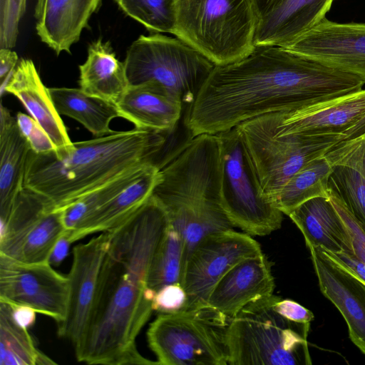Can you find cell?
Wrapping results in <instances>:
<instances>
[{
  "label": "cell",
  "mask_w": 365,
  "mask_h": 365,
  "mask_svg": "<svg viewBox=\"0 0 365 365\" xmlns=\"http://www.w3.org/2000/svg\"><path fill=\"white\" fill-rule=\"evenodd\" d=\"M361 78L293 54L255 46L243 58L215 66L184 123L191 138L217 134L250 119L361 90Z\"/></svg>",
  "instance_id": "obj_1"
},
{
  "label": "cell",
  "mask_w": 365,
  "mask_h": 365,
  "mask_svg": "<svg viewBox=\"0 0 365 365\" xmlns=\"http://www.w3.org/2000/svg\"><path fill=\"white\" fill-rule=\"evenodd\" d=\"M170 224L152 196L134 213L108 231L110 242L102 263L86 334L75 350L88 364H158L138 351L136 339L149 319L155 293L148 286L150 267Z\"/></svg>",
  "instance_id": "obj_2"
},
{
  "label": "cell",
  "mask_w": 365,
  "mask_h": 365,
  "mask_svg": "<svg viewBox=\"0 0 365 365\" xmlns=\"http://www.w3.org/2000/svg\"><path fill=\"white\" fill-rule=\"evenodd\" d=\"M163 133L134 128L73 143L46 153L31 150L24 187L63 208L130 169L153 160Z\"/></svg>",
  "instance_id": "obj_3"
},
{
  "label": "cell",
  "mask_w": 365,
  "mask_h": 365,
  "mask_svg": "<svg viewBox=\"0 0 365 365\" xmlns=\"http://www.w3.org/2000/svg\"><path fill=\"white\" fill-rule=\"evenodd\" d=\"M220 178L221 141L217 134L192 138L160 168L153 195L181 234L187 259L203 237L234 227L221 206Z\"/></svg>",
  "instance_id": "obj_4"
},
{
  "label": "cell",
  "mask_w": 365,
  "mask_h": 365,
  "mask_svg": "<svg viewBox=\"0 0 365 365\" xmlns=\"http://www.w3.org/2000/svg\"><path fill=\"white\" fill-rule=\"evenodd\" d=\"M258 21L252 0H175L172 34L224 66L254 49Z\"/></svg>",
  "instance_id": "obj_5"
},
{
  "label": "cell",
  "mask_w": 365,
  "mask_h": 365,
  "mask_svg": "<svg viewBox=\"0 0 365 365\" xmlns=\"http://www.w3.org/2000/svg\"><path fill=\"white\" fill-rule=\"evenodd\" d=\"M276 295L252 302L231 319L228 365L311 364L309 324L292 322L274 308Z\"/></svg>",
  "instance_id": "obj_6"
},
{
  "label": "cell",
  "mask_w": 365,
  "mask_h": 365,
  "mask_svg": "<svg viewBox=\"0 0 365 365\" xmlns=\"http://www.w3.org/2000/svg\"><path fill=\"white\" fill-rule=\"evenodd\" d=\"M231 319L207 302L173 313H160L147 339L161 365H228Z\"/></svg>",
  "instance_id": "obj_7"
},
{
  "label": "cell",
  "mask_w": 365,
  "mask_h": 365,
  "mask_svg": "<svg viewBox=\"0 0 365 365\" xmlns=\"http://www.w3.org/2000/svg\"><path fill=\"white\" fill-rule=\"evenodd\" d=\"M221 141L220 202L233 225L249 235L279 229L283 213L264 195L254 164L237 128L217 133Z\"/></svg>",
  "instance_id": "obj_8"
},
{
  "label": "cell",
  "mask_w": 365,
  "mask_h": 365,
  "mask_svg": "<svg viewBox=\"0 0 365 365\" xmlns=\"http://www.w3.org/2000/svg\"><path fill=\"white\" fill-rule=\"evenodd\" d=\"M123 62L130 85L160 84L178 95L186 108L215 67L181 39L160 33L140 36Z\"/></svg>",
  "instance_id": "obj_9"
},
{
  "label": "cell",
  "mask_w": 365,
  "mask_h": 365,
  "mask_svg": "<svg viewBox=\"0 0 365 365\" xmlns=\"http://www.w3.org/2000/svg\"><path fill=\"white\" fill-rule=\"evenodd\" d=\"M264 195L270 202L286 182L343 140L342 133L275 134L264 115L237 125Z\"/></svg>",
  "instance_id": "obj_10"
},
{
  "label": "cell",
  "mask_w": 365,
  "mask_h": 365,
  "mask_svg": "<svg viewBox=\"0 0 365 365\" xmlns=\"http://www.w3.org/2000/svg\"><path fill=\"white\" fill-rule=\"evenodd\" d=\"M0 224V255L25 263L48 262L56 243L66 232L61 210L25 187Z\"/></svg>",
  "instance_id": "obj_11"
},
{
  "label": "cell",
  "mask_w": 365,
  "mask_h": 365,
  "mask_svg": "<svg viewBox=\"0 0 365 365\" xmlns=\"http://www.w3.org/2000/svg\"><path fill=\"white\" fill-rule=\"evenodd\" d=\"M262 252L251 235L233 229L210 234L193 248L186 262L182 286L187 308L207 302L222 277L241 260Z\"/></svg>",
  "instance_id": "obj_12"
},
{
  "label": "cell",
  "mask_w": 365,
  "mask_h": 365,
  "mask_svg": "<svg viewBox=\"0 0 365 365\" xmlns=\"http://www.w3.org/2000/svg\"><path fill=\"white\" fill-rule=\"evenodd\" d=\"M69 283L48 262L25 263L0 255V302L31 307L57 324L67 312Z\"/></svg>",
  "instance_id": "obj_13"
},
{
  "label": "cell",
  "mask_w": 365,
  "mask_h": 365,
  "mask_svg": "<svg viewBox=\"0 0 365 365\" xmlns=\"http://www.w3.org/2000/svg\"><path fill=\"white\" fill-rule=\"evenodd\" d=\"M280 46L293 54L355 76L365 82V22L339 23L325 17Z\"/></svg>",
  "instance_id": "obj_14"
},
{
  "label": "cell",
  "mask_w": 365,
  "mask_h": 365,
  "mask_svg": "<svg viewBox=\"0 0 365 365\" xmlns=\"http://www.w3.org/2000/svg\"><path fill=\"white\" fill-rule=\"evenodd\" d=\"M109 242L110 234L107 231L73 249L72 264L67 276V312L64 320L58 324V335L68 340L74 350L81 345L88 327Z\"/></svg>",
  "instance_id": "obj_15"
},
{
  "label": "cell",
  "mask_w": 365,
  "mask_h": 365,
  "mask_svg": "<svg viewBox=\"0 0 365 365\" xmlns=\"http://www.w3.org/2000/svg\"><path fill=\"white\" fill-rule=\"evenodd\" d=\"M365 114V88L264 114L277 135L342 133Z\"/></svg>",
  "instance_id": "obj_16"
},
{
  "label": "cell",
  "mask_w": 365,
  "mask_h": 365,
  "mask_svg": "<svg viewBox=\"0 0 365 365\" xmlns=\"http://www.w3.org/2000/svg\"><path fill=\"white\" fill-rule=\"evenodd\" d=\"M321 292L344 317L351 341L365 354V283L327 257L319 249L307 246Z\"/></svg>",
  "instance_id": "obj_17"
},
{
  "label": "cell",
  "mask_w": 365,
  "mask_h": 365,
  "mask_svg": "<svg viewBox=\"0 0 365 365\" xmlns=\"http://www.w3.org/2000/svg\"><path fill=\"white\" fill-rule=\"evenodd\" d=\"M274 287L271 263L261 252L230 269L211 292L207 303L232 319L248 304L273 294Z\"/></svg>",
  "instance_id": "obj_18"
},
{
  "label": "cell",
  "mask_w": 365,
  "mask_h": 365,
  "mask_svg": "<svg viewBox=\"0 0 365 365\" xmlns=\"http://www.w3.org/2000/svg\"><path fill=\"white\" fill-rule=\"evenodd\" d=\"M115 106L135 128L159 133L172 132L185 108L178 95L153 82L130 85Z\"/></svg>",
  "instance_id": "obj_19"
},
{
  "label": "cell",
  "mask_w": 365,
  "mask_h": 365,
  "mask_svg": "<svg viewBox=\"0 0 365 365\" xmlns=\"http://www.w3.org/2000/svg\"><path fill=\"white\" fill-rule=\"evenodd\" d=\"M4 93L17 98L30 115L43 128L56 150L71 146L67 129L58 113L48 88L30 59H21L7 82Z\"/></svg>",
  "instance_id": "obj_20"
},
{
  "label": "cell",
  "mask_w": 365,
  "mask_h": 365,
  "mask_svg": "<svg viewBox=\"0 0 365 365\" xmlns=\"http://www.w3.org/2000/svg\"><path fill=\"white\" fill-rule=\"evenodd\" d=\"M101 0H37L36 30L57 54L70 52Z\"/></svg>",
  "instance_id": "obj_21"
},
{
  "label": "cell",
  "mask_w": 365,
  "mask_h": 365,
  "mask_svg": "<svg viewBox=\"0 0 365 365\" xmlns=\"http://www.w3.org/2000/svg\"><path fill=\"white\" fill-rule=\"evenodd\" d=\"M160 168L153 161L134 181L85 218L73 230L66 232L71 243L86 236L114 228L152 196L160 180Z\"/></svg>",
  "instance_id": "obj_22"
},
{
  "label": "cell",
  "mask_w": 365,
  "mask_h": 365,
  "mask_svg": "<svg viewBox=\"0 0 365 365\" xmlns=\"http://www.w3.org/2000/svg\"><path fill=\"white\" fill-rule=\"evenodd\" d=\"M334 0H283L259 19L255 46H282L318 24Z\"/></svg>",
  "instance_id": "obj_23"
},
{
  "label": "cell",
  "mask_w": 365,
  "mask_h": 365,
  "mask_svg": "<svg viewBox=\"0 0 365 365\" xmlns=\"http://www.w3.org/2000/svg\"><path fill=\"white\" fill-rule=\"evenodd\" d=\"M31 148L21 133L16 118L0 106V220L5 219L24 188Z\"/></svg>",
  "instance_id": "obj_24"
},
{
  "label": "cell",
  "mask_w": 365,
  "mask_h": 365,
  "mask_svg": "<svg viewBox=\"0 0 365 365\" xmlns=\"http://www.w3.org/2000/svg\"><path fill=\"white\" fill-rule=\"evenodd\" d=\"M79 71V86L84 93L114 105L130 86L124 62L116 58L109 42L101 39L89 46Z\"/></svg>",
  "instance_id": "obj_25"
},
{
  "label": "cell",
  "mask_w": 365,
  "mask_h": 365,
  "mask_svg": "<svg viewBox=\"0 0 365 365\" xmlns=\"http://www.w3.org/2000/svg\"><path fill=\"white\" fill-rule=\"evenodd\" d=\"M288 216L301 231L307 246L354 253L351 238L328 198L311 199Z\"/></svg>",
  "instance_id": "obj_26"
},
{
  "label": "cell",
  "mask_w": 365,
  "mask_h": 365,
  "mask_svg": "<svg viewBox=\"0 0 365 365\" xmlns=\"http://www.w3.org/2000/svg\"><path fill=\"white\" fill-rule=\"evenodd\" d=\"M58 113L83 125L96 137L114 132L110 122L119 117L115 105L89 96L80 88H50Z\"/></svg>",
  "instance_id": "obj_27"
},
{
  "label": "cell",
  "mask_w": 365,
  "mask_h": 365,
  "mask_svg": "<svg viewBox=\"0 0 365 365\" xmlns=\"http://www.w3.org/2000/svg\"><path fill=\"white\" fill-rule=\"evenodd\" d=\"M333 171L334 166L324 156L315 159L294 174L271 199V203L289 215L311 199L328 198L329 179Z\"/></svg>",
  "instance_id": "obj_28"
},
{
  "label": "cell",
  "mask_w": 365,
  "mask_h": 365,
  "mask_svg": "<svg viewBox=\"0 0 365 365\" xmlns=\"http://www.w3.org/2000/svg\"><path fill=\"white\" fill-rule=\"evenodd\" d=\"M56 364L36 346L28 329L13 318L11 306L0 302V365Z\"/></svg>",
  "instance_id": "obj_29"
},
{
  "label": "cell",
  "mask_w": 365,
  "mask_h": 365,
  "mask_svg": "<svg viewBox=\"0 0 365 365\" xmlns=\"http://www.w3.org/2000/svg\"><path fill=\"white\" fill-rule=\"evenodd\" d=\"M186 260L184 240L170 222L150 267L148 288L155 294L164 286L171 284L182 285Z\"/></svg>",
  "instance_id": "obj_30"
},
{
  "label": "cell",
  "mask_w": 365,
  "mask_h": 365,
  "mask_svg": "<svg viewBox=\"0 0 365 365\" xmlns=\"http://www.w3.org/2000/svg\"><path fill=\"white\" fill-rule=\"evenodd\" d=\"M152 162L150 160L130 169L70 205L60 208L66 231L73 230L85 218L114 197L138 178Z\"/></svg>",
  "instance_id": "obj_31"
},
{
  "label": "cell",
  "mask_w": 365,
  "mask_h": 365,
  "mask_svg": "<svg viewBox=\"0 0 365 365\" xmlns=\"http://www.w3.org/2000/svg\"><path fill=\"white\" fill-rule=\"evenodd\" d=\"M128 16L152 34H173L175 0H114Z\"/></svg>",
  "instance_id": "obj_32"
},
{
  "label": "cell",
  "mask_w": 365,
  "mask_h": 365,
  "mask_svg": "<svg viewBox=\"0 0 365 365\" xmlns=\"http://www.w3.org/2000/svg\"><path fill=\"white\" fill-rule=\"evenodd\" d=\"M329 181L340 192L356 218L365 226V177L351 168L334 166Z\"/></svg>",
  "instance_id": "obj_33"
},
{
  "label": "cell",
  "mask_w": 365,
  "mask_h": 365,
  "mask_svg": "<svg viewBox=\"0 0 365 365\" xmlns=\"http://www.w3.org/2000/svg\"><path fill=\"white\" fill-rule=\"evenodd\" d=\"M328 200L351 238L354 255L365 264V226L356 218L344 197L330 181Z\"/></svg>",
  "instance_id": "obj_34"
},
{
  "label": "cell",
  "mask_w": 365,
  "mask_h": 365,
  "mask_svg": "<svg viewBox=\"0 0 365 365\" xmlns=\"http://www.w3.org/2000/svg\"><path fill=\"white\" fill-rule=\"evenodd\" d=\"M324 157L332 166L349 167L365 177V131L341 140Z\"/></svg>",
  "instance_id": "obj_35"
},
{
  "label": "cell",
  "mask_w": 365,
  "mask_h": 365,
  "mask_svg": "<svg viewBox=\"0 0 365 365\" xmlns=\"http://www.w3.org/2000/svg\"><path fill=\"white\" fill-rule=\"evenodd\" d=\"M26 0H0V46L11 48L16 44L19 25Z\"/></svg>",
  "instance_id": "obj_36"
},
{
  "label": "cell",
  "mask_w": 365,
  "mask_h": 365,
  "mask_svg": "<svg viewBox=\"0 0 365 365\" xmlns=\"http://www.w3.org/2000/svg\"><path fill=\"white\" fill-rule=\"evenodd\" d=\"M16 122L22 135L36 153H46L56 148L43 128L31 115L19 112Z\"/></svg>",
  "instance_id": "obj_37"
},
{
  "label": "cell",
  "mask_w": 365,
  "mask_h": 365,
  "mask_svg": "<svg viewBox=\"0 0 365 365\" xmlns=\"http://www.w3.org/2000/svg\"><path fill=\"white\" fill-rule=\"evenodd\" d=\"M188 298L181 284H171L160 288L153 301V311L173 313L187 308Z\"/></svg>",
  "instance_id": "obj_38"
},
{
  "label": "cell",
  "mask_w": 365,
  "mask_h": 365,
  "mask_svg": "<svg viewBox=\"0 0 365 365\" xmlns=\"http://www.w3.org/2000/svg\"><path fill=\"white\" fill-rule=\"evenodd\" d=\"M274 308L286 319L297 323L309 324L314 314L308 309L292 299H284L276 296Z\"/></svg>",
  "instance_id": "obj_39"
},
{
  "label": "cell",
  "mask_w": 365,
  "mask_h": 365,
  "mask_svg": "<svg viewBox=\"0 0 365 365\" xmlns=\"http://www.w3.org/2000/svg\"><path fill=\"white\" fill-rule=\"evenodd\" d=\"M315 248L319 249L329 259L365 283V264L357 258L354 253L346 251L333 252L321 247Z\"/></svg>",
  "instance_id": "obj_40"
},
{
  "label": "cell",
  "mask_w": 365,
  "mask_h": 365,
  "mask_svg": "<svg viewBox=\"0 0 365 365\" xmlns=\"http://www.w3.org/2000/svg\"><path fill=\"white\" fill-rule=\"evenodd\" d=\"M18 62V56L15 51L8 48H1L0 49V79L1 86L0 93H1L6 86L7 82L11 78L12 73L16 68Z\"/></svg>",
  "instance_id": "obj_41"
},
{
  "label": "cell",
  "mask_w": 365,
  "mask_h": 365,
  "mask_svg": "<svg viewBox=\"0 0 365 365\" xmlns=\"http://www.w3.org/2000/svg\"><path fill=\"white\" fill-rule=\"evenodd\" d=\"M9 305L11 307L13 318L19 325L28 329L34 324L36 321V313L37 312L34 309L26 305Z\"/></svg>",
  "instance_id": "obj_42"
},
{
  "label": "cell",
  "mask_w": 365,
  "mask_h": 365,
  "mask_svg": "<svg viewBox=\"0 0 365 365\" xmlns=\"http://www.w3.org/2000/svg\"><path fill=\"white\" fill-rule=\"evenodd\" d=\"M71 244V242L65 232L56 243L50 255L48 262L51 265H59L67 256Z\"/></svg>",
  "instance_id": "obj_43"
},
{
  "label": "cell",
  "mask_w": 365,
  "mask_h": 365,
  "mask_svg": "<svg viewBox=\"0 0 365 365\" xmlns=\"http://www.w3.org/2000/svg\"><path fill=\"white\" fill-rule=\"evenodd\" d=\"M283 0H252L259 19L274 10Z\"/></svg>",
  "instance_id": "obj_44"
},
{
  "label": "cell",
  "mask_w": 365,
  "mask_h": 365,
  "mask_svg": "<svg viewBox=\"0 0 365 365\" xmlns=\"http://www.w3.org/2000/svg\"><path fill=\"white\" fill-rule=\"evenodd\" d=\"M365 131V114L342 132L343 140L349 139Z\"/></svg>",
  "instance_id": "obj_45"
}]
</instances>
